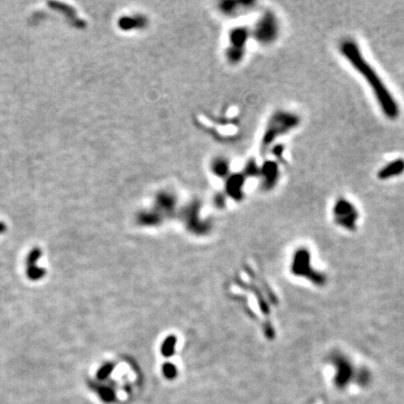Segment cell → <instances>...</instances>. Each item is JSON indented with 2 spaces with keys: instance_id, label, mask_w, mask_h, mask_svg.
<instances>
[{
  "instance_id": "obj_6",
  "label": "cell",
  "mask_w": 404,
  "mask_h": 404,
  "mask_svg": "<svg viewBox=\"0 0 404 404\" xmlns=\"http://www.w3.org/2000/svg\"><path fill=\"white\" fill-rule=\"evenodd\" d=\"M176 206H177L176 196L170 191L163 190L159 192L155 196L154 209L159 211L163 217H167V215L173 214L176 209Z\"/></svg>"
},
{
  "instance_id": "obj_3",
  "label": "cell",
  "mask_w": 404,
  "mask_h": 404,
  "mask_svg": "<svg viewBox=\"0 0 404 404\" xmlns=\"http://www.w3.org/2000/svg\"><path fill=\"white\" fill-rule=\"evenodd\" d=\"M280 22L273 12H266L260 16L254 27L250 29V37L263 46L273 44L280 36Z\"/></svg>"
},
{
  "instance_id": "obj_15",
  "label": "cell",
  "mask_w": 404,
  "mask_h": 404,
  "mask_svg": "<svg viewBox=\"0 0 404 404\" xmlns=\"http://www.w3.org/2000/svg\"><path fill=\"white\" fill-rule=\"evenodd\" d=\"M42 256V252L39 248H33L31 252H29L27 258H26V264L27 266H33V265H36V262L38 260V258Z\"/></svg>"
},
{
  "instance_id": "obj_14",
  "label": "cell",
  "mask_w": 404,
  "mask_h": 404,
  "mask_svg": "<svg viewBox=\"0 0 404 404\" xmlns=\"http://www.w3.org/2000/svg\"><path fill=\"white\" fill-rule=\"evenodd\" d=\"M112 371H114V364L107 363L105 365H102L99 368V371L97 372V378L99 379V381H103V379H106L110 375Z\"/></svg>"
},
{
  "instance_id": "obj_16",
  "label": "cell",
  "mask_w": 404,
  "mask_h": 404,
  "mask_svg": "<svg viewBox=\"0 0 404 404\" xmlns=\"http://www.w3.org/2000/svg\"><path fill=\"white\" fill-rule=\"evenodd\" d=\"M4 231H6V225L4 223H0V234H3Z\"/></svg>"
},
{
  "instance_id": "obj_7",
  "label": "cell",
  "mask_w": 404,
  "mask_h": 404,
  "mask_svg": "<svg viewBox=\"0 0 404 404\" xmlns=\"http://www.w3.org/2000/svg\"><path fill=\"white\" fill-rule=\"evenodd\" d=\"M227 189H226V193L229 196H231V199L235 200H240L241 196H244V184H245V179L244 176L240 175H231L227 177Z\"/></svg>"
},
{
  "instance_id": "obj_8",
  "label": "cell",
  "mask_w": 404,
  "mask_h": 404,
  "mask_svg": "<svg viewBox=\"0 0 404 404\" xmlns=\"http://www.w3.org/2000/svg\"><path fill=\"white\" fill-rule=\"evenodd\" d=\"M404 172V160L396 159L391 161L390 163L384 165L381 170L378 171L377 176L381 180H388L391 177L401 175Z\"/></svg>"
},
{
  "instance_id": "obj_13",
  "label": "cell",
  "mask_w": 404,
  "mask_h": 404,
  "mask_svg": "<svg viewBox=\"0 0 404 404\" xmlns=\"http://www.w3.org/2000/svg\"><path fill=\"white\" fill-rule=\"evenodd\" d=\"M46 274V271L41 267H37L36 265L33 266H27L26 270V275L27 278L31 281H38L41 280L44 275Z\"/></svg>"
},
{
  "instance_id": "obj_4",
  "label": "cell",
  "mask_w": 404,
  "mask_h": 404,
  "mask_svg": "<svg viewBox=\"0 0 404 404\" xmlns=\"http://www.w3.org/2000/svg\"><path fill=\"white\" fill-rule=\"evenodd\" d=\"M250 37V31L245 27H235L228 34V47L226 50V57L233 63H239L244 58L245 48L248 38Z\"/></svg>"
},
{
  "instance_id": "obj_5",
  "label": "cell",
  "mask_w": 404,
  "mask_h": 404,
  "mask_svg": "<svg viewBox=\"0 0 404 404\" xmlns=\"http://www.w3.org/2000/svg\"><path fill=\"white\" fill-rule=\"evenodd\" d=\"M332 214L334 221L341 227L348 230H354L356 228L357 220L359 219V214L356 207L349 200L345 198L338 199L333 205Z\"/></svg>"
},
{
  "instance_id": "obj_10",
  "label": "cell",
  "mask_w": 404,
  "mask_h": 404,
  "mask_svg": "<svg viewBox=\"0 0 404 404\" xmlns=\"http://www.w3.org/2000/svg\"><path fill=\"white\" fill-rule=\"evenodd\" d=\"M164 217L162 216L156 209H150V210H142L141 213L137 215V220L140 224L145 226H154L156 224H160L163 220Z\"/></svg>"
},
{
  "instance_id": "obj_2",
  "label": "cell",
  "mask_w": 404,
  "mask_h": 404,
  "mask_svg": "<svg viewBox=\"0 0 404 404\" xmlns=\"http://www.w3.org/2000/svg\"><path fill=\"white\" fill-rule=\"evenodd\" d=\"M300 124V117L294 112L287 110H278L271 115L263 132L262 147L266 149L274 144V142L285 136Z\"/></svg>"
},
{
  "instance_id": "obj_11",
  "label": "cell",
  "mask_w": 404,
  "mask_h": 404,
  "mask_svg": "<svg viewBox=\"0 0 404 404\" xmlns=\"http://www.w3.org/2000/svg\"><path fill=\"white\" fill-rule=\"evenodd\" d=\"M50 6L56 8L57 11H60L62 13H64L68 16V18L70 19V22L73 24V25H76L79 28H83L85 26V23H83L81 19H79L76 15V12L73 11V8L66 6V5H63L60 3H50Z\"/></svg>"
},
{
  "instance_id": "obj_9",
  "label": "cell",
  "mask_w": 404,
  "mask_h": 404,
  "mask_svg": "<svg viewBox=\"0 0 404 404\" xmlns=\"http://www.w3.org/2000/svg\"><path fill=\"white\" fill-rule=\"evenodd\" d=\"M147 18L145 16H140V15H135V16H125L121 17L119 21V27L124 31H131V29L137 28H144L147 25Z\"/></svg>"
},
{
  "instance_id": "obj_1",
  "label": "cell",
  "mask_w": 404,
  "mask_h": 404,
  "mask_svg": "<svg viewBox=\"0 0 404 404\" xmlns=\"http://www.w3.org/2000/svg\"><path fill=\"white\" fill-rule=\"evenodd\" d=\"M339 50H341L342 55L346 58L359 75L365 79L369 87L372 88L383 114L387 118H390V119H396L398 115H400V107H398L397 101L394 99L392 93L388 91L387 87L384 85L377 72L364 58L363 53L361 48L358 47L357 43L353 41V39L346 38L341 43Z\"/></svg>"
},
{
  "instance_id": "obj_12",
  "label": "cell",
  "mask_w": 404,
  "mask_h": 404,
  "mask_svg": "<svg viewBox=\"0 0 404 404\" xmlns=\"http://www.w3.org/2000/svg\"><path fill=\"white\" fill-rule=\"evenodd\" d=\"M230 165L229 162L226 159H215L211 163V172H213L214 175L218 177H226L227 179L229 174Z\"/></svg>"
}]
</instances>
